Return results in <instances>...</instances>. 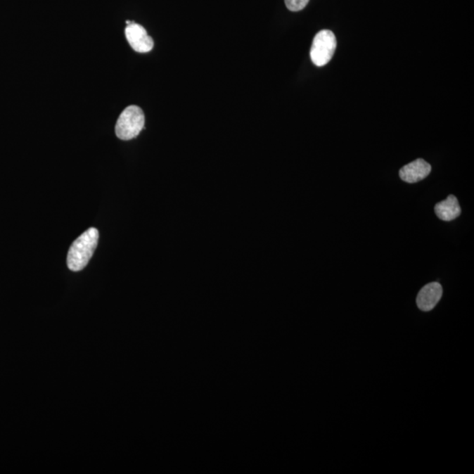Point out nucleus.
<instances>
[{"label":"nucleus","mask_w":474,"mask_h":474,"mask_svg":"<svg viewBox=\"0 0 474 474\" xmlns=\"http://www.w3.org/2000/svg\"><path fill=\"white\" fill-rule=\"evenodd\" d=\"M309 0H285L286 6L292 12H299L307 6Z\"/></svg>","instance_id":"8"},{"label":"nucleus","mask_w":474,"mask_h":474,"mask_svg":"<svg viewBox=\"0 0 474 474\" xmlns=\"http://www.w3.org/2000/svg\"><path fill=\"white\" fill-rule=\"evenodd\" d=\"M430 172L431 166L429 162L419 158L409 165L403 166L399 169V178L406 183H417L426 179L430 175Z\"/></svg>","instance_id":"6"},{"label":"nucleus","mask_w":474,"mask_h":474,"mask_svg":"<svg viewBox=\"0 0 474 474\" xmlns=\"http://www.w3.org/2000/svg\"><path fill=\"white\" fill-rule=\"evenodd\" d=\"M127 41L131 48L138 53H148L154 48V41L148 34L146 30L139 24L127 25L125 30Z\"/></svg>","instance_id":"4"},{"label":"nucleus","mask_w":474,"mask_h":474,"mask_svg":"<svg viewBox=\"0 0 474 474\" xmlns=\"http://www.w3.org/2000/svg\"><path fill=\"white\" fill-rule=\"evenodd\" d=\"M435 213L440 220L451 222L457 219L461 214V207L459 206L457 198L449 196L447 199L437 203L435 207Z\"/></svg>","instance_id":"7"},{"label":"nucleus","mask_w":474,"mask_h":474,"mask_svg":"<svg viewBox=\"0 0 474 474\" xmlns=\"http://www.w3.org/2000/svg\"><path fill=\"white\" fill-rule=\"evenodd\" d=\"M98 229L90 228L74 241L67 256L70 271H82L87 267L98 246Z\"/></svg>","instance_id":"1"},{"label":"nucleus","mask_w":474,"mask_h":474,"mask_svg":"<svg viewBox=\"0 0 474 474\" xmlns=\"http://www.w3.org/2000/svg\"><path fill=\"white\" fill-rule=\"evenodd\" d=\"M337 49V39L333 32L321 30L314 38L310 58L314 65L323 67L330 63Z\"/></svg>","instance_id":"3"},{"label":"nucleus","mask_w":474,"mask_h":474,"mask_svg":"<svg viewBox=\"0 0 474 474\" xmlns=\"http://www.w3.org/2000/svg\"><path fill=\"white\" fill-rule=\"evenodd\" d=\"M145 116L137 105H130L122 113L116 122L115 134L120 140L134 139L144 129Z\"/></svg>","instance_id":"2"},{"label":"nucleus","mask_w":474,"mask_h":474,"mask_svg":"<svg viewBox=\"0 0 474 474\" xmlns=\"http://www.w3.org/2000/svg\"><path fill=\"white\" fill-rule=\"evenodd\" d=\"M443 295V288L438 282L430 283L423 286L417 295L416 303L424 312L433 310Z\"/></svg>","instance_id":"5"}]
</instances>
